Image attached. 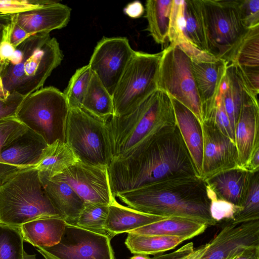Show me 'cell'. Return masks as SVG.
Segmentation results:
<instances>
[{
  "instance_id": "obj_30",
  "label": "cell",
  "mask_w": 259,
  "mask_h": 259,
  "mask_svg": "<svg viewBox=\"0 0 259 259\" xmlns=\"http://www.w3.org/2000/svg\"><path fill=\"white\" fill-rule=\"evenodd\" d=\"M219 90L234 134L243 102L244 91L237 77L235 67L232 64H228Z\"/></svg>"
},
{
  "instance_id": "obj_42",
  "label": "cell",
  "mask_w": 259,
  "mask_h": 259,
  "mask_svg": "<svg viewBox=\"0 0 259 259\" xmlns=\"http://www.w3.org/2000/svg\"><path fill=\"white\" fill-rule=\"evenodd\" d=\"M208 243L195 248L192 242L165 255L156 254L152 259H201L208 248Z\"/></svg>"
},
{
  "instance_id": "obj_1",
  "label": "cell",
  "mask_w": 259,
  "mask_h": 259,
  "mask_svg": "<svg viewBox=\"0 0 259 259\" xmlns=\"http://www.w3.org/2000/svg\"><path fill=\"white\" fill-rule=\"evenodd\" d=\"M107 169L114 197L165 179L198 176L177 126L130 157L111 160Z\"/></svg>"
},
{
  "instance_id": "obj_33",
  "label": "cell",
  "mask_w": 259,
  "mask_h": 259,
  "mask_svg": "<svg viewBox=\"0 0 259 259\" xmlns=\"http://www.w3.org/2000/svg\"><path fill=\"white\" fill-rule=\"evenodd\" d=\"M108 210V205L85 202L78 218L76 226L110 237L105 227Z\"/></svg>"
},
{
  "instance_id": "obj_52",
  "label": "cell",
  "mask_w": 259,
  "mask_h": 259,
  "mask_svg": "<svg viewBox=\"0 0 259 259\" xmlns=\"http://www.w3.org/2000/svg\"><path fill=\"white\" fill-rule=\"evenodd\" d=\"M130 259H152L148 255L143 254H135L134 256L131 257Z\"/></svg>"
},
{
  "instance_id": "obj_18",
  "label": "cell",
  "mask_w": 259,
  "mask_h": 259,
  "mask_svg": "<svg viewBox=\"0 0 259 259\" xmlns=\"http://www.w3.org/2000/svg\"><path fill=\"white\" fill-rule=\"evenodd\" d=\"M71 12L68 6L54 1L45 6L11 15L15 23L33 35L65 27L69 21Z\"/></svg>"
},
{
  "instance_id": "obj_39",
  "label": "cell",
  "mask_w": 259,
  "mask_h": 259,
  "mask_svg": "<svg viewBox=\"0 0 259 259\" xmlns=\"http://www.w3.org/2000/svg\"><path fill=\"white\" fill-rule=\"evenodd\" d=\"M185 1L172 0L168 32L170 44L186 37L184 35V9Z\"/></svg>"
},
{
  "instance_id": "obj_49",
  "label": "cell",
  "mask_w": 259,
  "mask_h": 259,
  "mask_svg": "<svg viewBox=\"0 0 259 259\" xmlns=\"http://www.w3.org/2000/svg\"><path fill=\"white\" fill-rule=\"evenodd\" d=\"M232 259H259V247L239 249L234 253Z\"/></svg>"
},
{
  "instance_id": "obj_14",
  "label": "cell",
  "mask_w": 259,
  "mask_h": 259,
  "mask_svg": "<svg viewBox=\"0 0 259 259\" xmlns=\"http://www.w3.org/2000/svg\"><path fill=\"white\" fill-rule=\"evenodd\" d=\"M47 145L28 129L4 147L0 152V185L20 172L35 168Z\"/></svg>"
},
{
  "instance_id": "obj_38",
  "label": "cell",
  "mask_w": 259,
  "mask_h": 259,
  "mask_svg": "<svg viewBox=\"0 0 259 259\" xmlns=\"http://www.w3.org/2000/svg\"><path fill=\"white\" fill-rule=\"evenodd\" d=\"M207 196L210 201L209 211L211 218L217 223L225 221L231 222L242 207L219 198L206 184Z\"/></svg>"
},
{
  "instance_id": "obj_25",
  "label": "cell",
  "mask_w": 259,
  "mask_h": 259,
  "mask_svg": "<svg viewBox=\"0 0 259 259\" xmlns=\"http://www.w3.org/2000/svg\"><path fill=\"white\" fill-rule=\"evenodd\" d=\"M207 227L205 224L193 220L169 217L128 233L147 235L178 236L185 241L203 233Z\"/></svg>"
},
{
  "instance_id": "obj_40",
  "label": "cell",
  "mask_w": 259,
  "mask_h": 259,
  "mask_svg": "<svg viewBox=\"0 0 259 259\" xmlns=\"http://www.w3.org/2000/svg\"><path fill=\"white\" fill-rule=\"evenodd\" d=\"M48 0H0V15H15L30 11L50 3Z\"/></svg>"
},
{
  "instance_id": "obj_10",
  "label": "cell",
  "mask_w": 259,
  "mask_h": 259,
  "mask_svg": "<svg viewBox=\"0 0 259 259\" xmlns=\"http://www.w3.org/2000/svg\"><path fill=\"white\" fill-rule=\"evenodd\" d=\"M162 52L157 89L186 107L202 124L201 104L192 74L191 60L176 45L170 44Z\"/></svg>"
},
{
  "instance_id": "obj_3",
  "label": "cell",
  "mask_w": 259,
  "mask_h": 259,
  "mask_svg": "<svg viewBox=\"0 0 259 259\" xmlns=\"http://www.w3.org/2000/svg\"><path fill=\"white\" fill-rule=\"evenodd\" d=\"M107 125L111 160L130 157L177 126L169 96L157 89L131 112L111 117Z\"/></svg>"
},
{
  "instance_id": "obj_45",
  "label": "cell",
  "mask_w": 259,
  "mask_h": 259,
  "mask_svg": "<svg viewBox=\"0 0 259 259\" xmlns=\"http://www.w3.org/2000/svg\"><path fill=\"white\" fill-rule=\"evenodd\" d=\"M25 97L13 92L5 99L0 98V121L16 117L19 107Z\"/></svg>"
},
{
  "instance_id": "obj_46",
  "label": "cell",
  "mask_w": 259,
  "mask_h": 259,
  "mask_svg": "<svg viewBox=\"0 0 259 259\" xmlns=\"http://www.w3.org/2000/svg\"><path fill=\"white\" fill-rule=\"evenodd\" d=\"M30 35L15 23L13 20V26L10 36V41L15 48Z\"/></svg>"
},
{
  "instance_id": "obj_53",
  "label": "cell",
  "mask_w": 259,
  "mask_h": 259,
  "mask_svg": "<svg viewBox=\"0 0 259 259\" xmlns=\"http://www.w3.org/2000/svg\"><path fill=\"white\" fill-rule=\"evenodd\" d=\"M23 259H36L35 254H29L24 250Z\"/></svg>"
},
{
  "instance_id": "obj_22",
  "label": "cell",
  "mask_w": 259,
  "mask_h": 259,
  "mask_svg": "<svg viewBox=\"0 0 259 259\" xmlns=\"http://www.w3.org/2000/svg\"><path fill=\"white\" fill-rule=\"evenodd\" d=\"M169 217L143 213L119 204L116 198L109 205L105 229L112 239L122 233L132 230L163 220Z\"/></svg>"
},
{
  "instance_id": "obj_21",
  "label": "cell",
  "mask_w": 259,
  "mask_h": 259,
  "mask_svg": "<svg viewBox=\"0 0 259 259\" xmlns=\"http://www.w3.org/2000/svg\"><path fill=\"white\" fill-rule=\"evenodd\" d=\"M251 174L237 167L222 171L204 181L219 198L242 207Z\"/></svg>"
},
{
  "instance_id": "obj_11",
  "label": "cell",
  "mask_w": 259,
  "mask_h": 259,
  "mask_svg": "<svg viewBox=\"0 0 259 259\" xmlns=\"http://www.w3.org/2000/svg\"><path fill=\"white\" fill-rule=\"evenodd\" d=\"M111 239L67 223L59 243L37 250L46 259H115Z\"/></svg>"
},
{
  "instance_id": "obj_26",
  "label": "cell",
  "mask_w": 259,
  "mask_h": 259,
  "mask_svg": "<svg viewBox=\"0 0 259 259\" xmlns=\"http://www.w3.org/2000/svg\"><path fill=\"white\" fill-rule=\"evenodd\" d=\"M78 161L70 147L66 142L57 140L47 146L35 168L47 176L53 177Z\"/></svg>"
},
{
  "instance_id": "obj_32",
  "label": "cell",
  "mask_w": 259,
  "mask_h": 259,
  "mask_svg": "<svg viewBox=\"0 0 259 259\" xmlns=\"http://www.w3.org/2000/svg\"><path fill=\"white\" fill-rule=\"evenodd\" d=\"M229 63L248 68H259V25L247 29L233 51Z\"/></svg>"
},
{
  "instance_id": "obj_48",
  "label": "cell",
  "mask_w": 259,
  "mask_h": 259,
  "mask_svg": "<svg viewBox=\"0 0 259 259\" xmlns=\"http://www.w3.org/2000/svg\"><path fill=\"white\" fill-rule=\"evenodd\" d=\"M123 11L129 17L137 18L143 15L145 9L141 2L135 1L128 4Z\"/></svg>"
},
{
  "instance_id": "obj_55",
  "label": "cell",
  "mask_w": 259,
  "mask_h": 259,
  "mask_svg": "<svg viewBox=\"0 0 259 259\" xmlns=\"http://www.w3.org/2000/svg\"><path fill=\"white\" fill-rule=\"evenodd\" d=\"M4 15H0V20L3 18Z\"/></svg>"
},
{
  "instance_id": "obj_6",
  "label": "cell",
  "mask_w": 259,
  "mask_h": 259,
  "mask_svg": "<svg viewBox=\"0 0 259 259\" xmlns=\"http://www.w3.org/2000/svg\"><path fill=\"white\" fill-rule=\"evenodd\" d=\"M69 110L63 93L54 87H48L26 96L16 118L50 145L57 140L65 142Z\"/></svg>"
},
{
  "instance_id": "obj_17",
  "label": "cell",
  "mask_w": 259,
  "mask_h": 259,
  "mask_svg": "<svg viewBox=\"0 0 259 259\" xmlns=\"http://www.w3.org/2000/svg\"><path fill=\"white\" fill-rule=\"evenodd\" d=\"M234 138L239 166L243 168L255 149L259 147L258 100L250 96L245 91L235 127Z\"/></svg>"
},
{
  "instance_id": "obj_54",
  "label": "cell",
  "mask_w": 259,
  "mask_h": 259,
  "mask_svg": "<svg viewBox=\"0 0 259 259\" xmlns=\"http://www.w3.org/2000/svg\"><path fill=\"white\" fill-rule=\"evenodd\" d=\"M243 249V248H242ZM239 249H237L236 250H235V251H234L233 252H232V253L230 254L226 258H225V259H232L233 255L234 254V253L238 250Z\"/></svg>"
},
{
  "instance_id": "obj_5",
  "label": "cell",
  "mask_w": 259,
  "mask_h": 259,
  "mask_svg": "<svg viewBox=\"0 0 259 259\" xmlns=\"http://www.w3.org/2000/svg\"><path fill=\"white\" fill-rule=\"evenodd\" d=\"M50 217L61 218L49 199L36 168L20 172L0 185V224L20 227Z\"/></svg>"
},
{
  "instance_id": "obj_13",
  "label": "cell",
  "mask_w": 259,
  "mask_h": 259,
  "mask_svg": "<svg viewBox=\"0 0 259 259\" xmlns=\"http://www.w3.org/2000/svg\"><path fill=\"white\" fill-rule=\"evenodd\" d=\"M50 178L67 183L84 203L109 205L115 199L110 186L107 166L92 165L79 161L61 174Z\"/></svg>"
},
{
  "instance_id": "obj_27",
  "label": "cell",
  "mask_w": 259,
  "mask_h": 259,
  "mask_svg": "<svg viewBox=\"0 0 259 259\" xmlns=\"http://www.w3.org/2000/svg\"><path fill=\"white\" fill-rule=\"evenodd\" d=\"M184 31L189 42L209 53L202 0L185 1Z\"/></svg>"
},
{
  "instance_id": "obj_43",
  "label": "cell",
  "mask_w": 259,
  "mask_h": 259,
  "mask_svg": "<svg viewBox=\"0 0 259 259\" xmlns=\"http://www.w3.org/2000/svg\"><path fill=\"white\" fill-rule=\"evenodd\" d=\"M243 24L247 29L259 25V0H239Z\"/></svg>"
},
{
  "instance_id": "obj_4",
  "label": "cell",
  "mask_w": 259,
  "mask_h": 259,
  "mask_svg": "<svg viewBox=\"0 0 259 259\" xmlns=\"http://www.w3.org/2000/svg\"><path fill=\"white\" fill-rule=\"evenodd\" d=\"M63 59L58 41L50 33L31 35L15 48L1 68L3 87L10 93L26 97L41 89Z\"/></svg>"
},
{
  "instance_id": "obj_44",
  "label": "cell",
  "mask_w": 259,
  "mask_h": 259,
  "mask_svg": "<svg viewBox=\"0 0 259 259\" xmlns=\"http://www.w3.org/2000/svg\"><path fill=\"white\" fill-rule=\"evenodd\" d=\"M173 45H177L190 58L197 62H214L220 59L204 52L189 42L186 38L179 40Z\"/></svg>"
},
{
  "instance_id": "obj_20",
  "label": "cell",
  "mask_w": 259,
  "mask_h": 259,
  "mask_svg": "<svg viewBox=\"0 0 259 259\" xmlns=\"http://www.w3.org/2000/svg\"><path fill=\"white\" fill-rule=\"evenodd\" d=\"M170 98L173 106L176 125L199 177L203 153L201 124L191 111L175 99Z\"/></svg>"
},
{
  "instance_id": "obj_19",
  "label": "cell",
  "mask_w": 259,
  "mask_h": 259,
  "mask_svg": "<svg viewBox=\"0 0 259 259\" xmlns=\"http://www.w3.org/2000/svg\"><path fill=\"white\" fill-rule=\"evenodd\" d=\"M39 176L49 199L61 218L66 223L76 226L84 201L67 183L40 172Z\"/></svg>"
},
{
  "instance_id": "obj_50",
  "label": "cell",
  "mask_w": 259,
  "mask_h": 259,
  "mask_svg": "<svg viewBox=\"0 0 259 259\" xmlns=\"http://www.w3.org/2000/svg\"><path fill=\"white\" fill-rule=\"evenodd\" d=\"M242 168L250 173L259 171V147L255 149L251 156Z\"/></svg>"
},
{
  "instance_id": "obj_24",
  "label": "cell",
  "mask_w": 259,
  "mask_h": 259,
  "mask_svg": "<svg viewBox=\"0 0 259 259\" xmlns=\"http://www.w3.org/2000/svg\"><path fill=\"white\" fill-rule=\"evenodd\" d=\"M66 224L61 218H44L24 223L20 228L24 241L36 247H49L59 242Z\"/></svg>"
},
{
  "instance_id": "obj_51",
  "label": "cell",
  "mask_w": 259,
  "mask_h": 259,
  "mask_svg": "<svg viewBox=\"0 0 259 259\" xmlns=\"http://www.w3.org/2000/svg\"><path fill=\"white\" fill-rule=\"evenodd\" d=\"M11 93L7 92L3 87V81L0 76V98L2 99L6 98Z\"/></svg>"
},
{
  "instance_id": "obj_28",
  "label": "cell",
  "mask_w": 259,
  "mask_h": 259,
  "mask_svg": "<svg viewBox=\"0 0 259 259\" xmlns=\"http://www.w3.org/2000/svg\"><path fill=\"white\" fill-rule=\"evenodd\" d=\"M81 108L104 122L114 115L112 96L93 73Z\"/></svg>"
},
{
  "instance_id": "obj_15",
  "label": "cell",
  "mask_w": 259,
  "mask_h": 259,
  "mask_svg": "<svg viewBox=\"0 0 259 259\" xmlns=\"http://www.w3.org/2000/svg\"><path fill=\"white\" fill-rule=\"evenodd\" d=\"M201 127L203 153L199 177L204 181L222 171L239 167L234 141L210 123L203 122Z\"/></svg>"
},
{
  "instance_id": "obj_2",
  "label": "cell",
  "mask_w": 259,
  "mask_h": 259,
  "mask_svg": "<svg viewBox=\"0 0 259 259\" xmlns=\"http://www.w3.org/2000/svg\"><path fill=\"white\" fill-rule=\"evenodd\" d=\"M115 197L128 207L143 213L187 218L207 227L217 223L210 214L206 184L198 176L165 179L118 193Z\"/></svg>"
},
{
  "instance_id": "obj_23",
  "label": "cell",
  "mask_w": 259,
  "mask_h": 259,
  "mask_svg": "<svg viewBox=\"0 0 259 259\" xmlns=\"http://www.w3.org/2000/svg\"><path fill=\"white\" fill-rule=\"evenodd\" d=\"M191 61L192 74L202 106L216 96L229 63L221 59L211 63Z\"/></svg>"
},
{
  "instance_id": "obj_8",
  "label": "cell",
  "mask_w": 259,
  "mask_h": 259,
  "mask_svg": "<svg viewBox=\"0 0 259 259\" xmlns=\"http://www.w3.org/2000/svg\"><path fill=\"white\" fill-rule=\"evenodd\" d=\"M162 53L135 51L112 95L114 116L131 112L157 89Z\"/></svg>"
},
{
  "instance_id": "obj_9",
  "label": "cell",
  "mask_w": 259,
  "mask_h": 259,
  "mask_svg": "<svg viewBox=\"0 0 259 259\" xmlns=\"http://www.w3.org/2000/svg\"><path fill=\"white\" fill-rule=\"evenodd\" d=\"M209 53L229 63L247 29L240 13L239 0H202Z\"/></svg>"
},
{
  "instance_id": "obj_47",
  "label": "cell",
  "mask_w": 259,
  "mask_h": 259,
  "mask_svg": "<svg viewBox=\"0 0 259 259\" xmlns=\"http://www.w3.org/2000/svg\"><path fill=\"white\" fill-rule=\"evenodd\" d=\"M12 26V15H4L0 20V46L5 39L10 37Z\"/></svg>"
},
{
  "instance_id": "obj_36",
  "label": "cell",
  "mask_w": 259,
  "mask_h": 259,
  "mask_svg": "<svg viewBox=\"0 0 259 259\" xmlns=\"http://www.w3.org/2000/svg\"><path fill=\"white\" fill-rule=\"evenodd\" d=\"M23 242L20 227L0 224V259H23Z\"/></svg>"
},
{
  "instance_id": "obj_12",
  "label": "cell",
  "mask_w": 259,
  "mask_h": 259,
  "mask_svg": "<svg viewBox=\"0 0 259 259\" xmlns=\"http://www.w3.org/2000/svg\"><path fill=\"white\" fill-rule=\"evenodd\" d=\"M135 51L125 37H103L95 47L88 65L112 96Z\"/></svg>"
},
{
  "instance_id": "obj_7",
  "label": "cell",
  "mask_w": 259,
  "mask_h": 259,
  "mask_svg": "<svg viewBox=\"0 0 259 259\" xmlns=\"http://www.w3.org/2000/svg\"><path fill=\"white\" fill-rule=\"evenodd\" d=\"M65 142L82 162L108 166L112 160L107 122L81 108H69Z\"/></svg>"
},
{
  "instance_id": "obj_35",
  "label": "cell",
  "mask_w": 259,
  "mask_h": 259,
  "mask_svg": "<svg viewBox=\"0 0 259 259\" xmlns=\"http://www.w3.org/2000/svg\"><path fill=\"white\" fill-rule=\"evenodd\" d=\"M201 112L203 122L214 125L234 141V134L219 89L212 101L201 106Z\"/></svg>"
},
{
  "instance_id": "obj_41",
  "label": "cell",
  "mask_w": 259,
  "mask_h": 259,
  "mask_svg": "<svg viewBox=\"0 0 259 259\" xmlns=\"http://www.w3.org/2000/svg\"><path fill=\"white\" fill-rule=\"evenodd\" d=\"M28 128L16 117L0 121V152Z\"/></svg>"
},
{
  "instance_id": "obj_16",
  "label": "cell",
  "mask_w": 259,
  "mask_h": 259,
  "mask_svg": "<svg viewBox=\"0 0 259 259\" xmlns=\"http://www.w3.org/2000/svg\"><path fill=\"white\" fill-rule=\"evenodd\" d=\"M201 259H225L238 249L259 247V220L227 223L211 241Z\"/></svg>"
},
{
  "instance_id": "obj_37",
  "label": "cell",
  "mask_w": 259,
  "mask_h": 259,
  "mask_svg": "<svg viewBox=\"0 0 259 259\" xmlns=\"http://www.w3.org/2000/svg\"><path fill=\"white\" fill-rule=\"evenodd\" d=\"M259 220V171L251 173L241 210L231 223L240 224Z\"/></svg>"
},
{
  "instance_id": "obj_34",
  "label": "cell",
  "mask_w": 259,
  "mask_h": 259,
  "mask_svg": "<svg viewBox=\"0 0 259 259\" xmlns=\"http://www.w3.org/2000/svg\"><path fill=\"white\" fill-rule=\"evenodd\" d=\"M92 73L88 64L77 69L70 78L67 87L63 92L69 108H81Z\"/></svg>"
},
{
  "instance_id": "obj_31",
  "label": "cell",
  "mask_w": 259,
  "mask_h": 259,
  "mask_svg": "<svg viewBox=\"0 0 259 259\" xmlns=\"http://www.w3.org/2000/svg\"><path fill=\"white\" fill-rule=\"evenodd\" d=\"M172 0H148L145 4L146 30L158 44L163 45L168 39Z\"/></svg>"
},
{
  "instance_id": "obj_29",
  "label": "cell",
  "mask_w": 259,
  "mask_h": 259,
  "mask_svg": "<svg viewBox=\"0 0 259 259\" xmlns=\"http://www.w3.org/2000/svg\"><path fill=\"white\" fill-rule=\"evenodd\" d=\"M184 241L178 236L128 233L125 244L134 254L156 255L174 249Z\"/></svg>"
}]
</instances>
